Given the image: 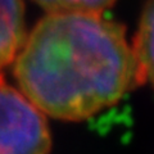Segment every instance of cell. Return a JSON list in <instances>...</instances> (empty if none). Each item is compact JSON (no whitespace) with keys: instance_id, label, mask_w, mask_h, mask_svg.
Here are the masks:
<instances>
[{"instance_id":"cell-5","label":"cell","mask_w":154,"mask_h":154,"mask_svg":"<svg viewBox=\"0 0 154 154\" xmlns=\"http://www.w3.org/2000/svg\"><path fill=\"white\" fill-rule=\"evenodd\" d=\"M46 13L62 12H84V13H104L113 7L117 0H33Z\"/></svg>"},{"instance_id":"cell-2","label":"cell","mask_w":154,"mask_h":154,"mask_svg":"<svg viewBox=\"0 0 154 154\" xmlns=\"http://www.w3.org/2000/svg\"><path fill=\"white\" fill-rule=\"evenodd\" d=\"M46 116L0 75V154H50Z\"/></svg>"},{"instance_id":"cell-4","label":"cell","mask_w":154,"mask_h":154,"mask_svg":"<svg viewBox=\"0 0 154 154\" xmlns=\"http://www.w3.org/2000/svg\"><path fill=\"white\" fill-rule=\"evenodd\" d=\"M131 44L141 67L144 82H149L154 89V0H148L144 5Z\"/></svg>"},{"instance_id":"cell-1","label":"cell","mask_w":154,"mask_h":154,"mask_svg":"<svg viewBox=\"0 0 154 154\" xmlns=\"http://www.w3.org/2000/svg\"><path fill=\"white\" fill-rule=\"evenodd\" d=\"M12 64L23 95L60 121H84L144 84L125 27L104 13H46Z\"/></svg>"},{"instance_id":"cell-3","label":"cell","mask_w":154,"mask_h":154,"mask_svg":"<svg viewBox=\"0 0 154 154\" xmlns=\"http://www.w3.org/2000/svg\"><path fill=\"white\" fill-rule=\"evenodd\" d=\"M26 36L23 0H0V72L14 62Z\"/></svg>"}]
</instances>
